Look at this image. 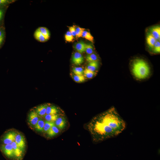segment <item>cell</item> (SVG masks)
Instances as JSON below:
<instances>
[{
	"instance_id": "4316f807",
	"label": "cell",
	"mask_w": 160,
	"mask_h": 160,
	"mask_svg": "<svg viewBox=\"0 0 160 160\" xmlns=\"http://www.w3.org/2000/svg\"><path fill=\"white\" fill-rule=\"evenodd\" d=\"M85 29L79 27L76 28V37L78 38L82 37Z\"/></svg>"
},
{
	"instance_id": "d6a6232c",
	"label": "cell",
	"mask_w": 160,
	"mask_h": 160,
	"mask_svg": "<svg viewBox=\"0 0 160 160\" xmlns=\"http://www.w3.org/2000/svg\"><path fill=\"white\" fill-rule=\"evenodd\" d=\"M9 2L7 0H0V5L9 3Z\"/></svg>"
},
{
	"instance_id": "d4e9b609",
	"label": "cell",
	"mask_w": 160,
	"mask_h": 160,
	"mask_svg": "<svg viewBox=\"0 0 160 160\" xmlns=\"http://www.w3.org/2000/svg\"><path fill=\"white\" fill-rule=\"evenodd\" d=\"M54 125H55L54 122H49L45 121L43 132L47 133Z\"/></svg>"
},
{
	"instance_id": "83f0119b",
	"label": "cell",
	"mask_w": 160,
	"mask_h": 160,
	"mask_svg": "<svg viewBox=\"0 0 160 160\" xmlns=\"http://www.w3.org/2000/svg\"><path fill=\"white\" fill-rule=\"evenodd\" d=\"M87 55H89L94 53L93 48L92 46L90 44L86 45L85 52Z\"/></svg>"
},
{
	"instance_id": "2e32d148",
	"label": "cell",
	"mask_w": 160,
	"mask_h": 160,
	"mask_svg": "<svg viewBox=\"0 0 160 160\" xmlns=\"http://www.w3.org/2000/svg\"><path fill=\"white\" fill-rule=\"evenodd\" d=\"M34 37L36 39L41 42H45L48 41L38 29L35 32Z\"/></svg>"
},
{
	"instance_id": "277c9868",
	"label": "cell",
	"mask_w": 160,
	"mask_h": 160,
	"mask_svg": "<svg viewBox=\"0 0 160 160\" xmlns=\"http://www.w3.org/2000/svg\"><path fill=\"white\" fill-rule=\"evenodd\" d=\"M17 132L14 130H11L7 133L2 139L4 144H11L15 141Z\"/></svg>"
},
{
	"instance_id": "9a60e30c",
	"label": "cell",
	"mask_w": 160,
	"mask_h": 160,
	"mask_svg": "<svg viewBox=\"0 0 160 160\" xmlns=\"http://www.w3.org/2000/svg\"><path fill=\"white\" fill-rule=\"evenodd\" d=\"M59 132V129L55 124L51 127L47 134L49 137H52L57 135Z\"/></svg>"
},
{
	"instance_id": "7c38bea8",
	"label": "cell",
	"mask_w": 160,
	"mask_h": 160,
	"mask_svg": "<svg viewBox=\"0 0 160 160\" xmlns=\"http://www.w3.org/2000/svg\"><path fill=\"white\" fill-rule=\"evenodd\" d=\"M45 121L43 119L40 118L37 124L34 127V130L37 132H43L45 124Z\"/></svg>"
},
{
	"instance_id": "30bf717a",
	"label": "cell",
	"mask_w": 160,
	"mask_h": 160,
	"mask_svg": "<svg viewBox=\"0 0 160 160\" xmlns=\"http://www.w3.org/2000/svg\"><path fill=\"white\" fill-rule=\"evenodd\" d=\"M150 33L157 41L160 40V27L156 26L151 28L150 29Z\"/></svg>"
},
{
	"instance_id": "f1b7e54d",
	"label": "cell",
	"mask_w": 160,
	"mask_h": 160,
	"mask_svg": "<svg viewBox=\"0 0 160 160\" xmlns=\"http://www.w3.org/2000/svg\"><path fill=\"white\" fill-rule=\"evenodd\" d=\"M153 52L156 53H159L160 52V41H157L155 44L153 48Z\"/></svg>"
},
{
	"instance_id": "f546056e",
	"label": "cell",
	"mask_w": 160,
	"mask_h": 160,
	"mask_svg": "<svg viewBox=\"0 0 160 160\" xmlns=\"http://www.w3.org/2000/svg\"><path fill=\"white\" fill-rule=\"evenodd\" d=\"M65 38L66 41L68 42H72L74 39V37L69 31H68L65 35Z\"/></svg>"
},
{
	"instance_id": "ba28073f",
	"label": "cell",
	"mask_w": 160,
	"mask_h": 160,
	"mask_svg": "<svg viewBox=\"0 0 160 160\" xmlns=\"http://www.w3.org/2000/svg\"><path fill=\"white\" fill-rule=\"evenodd\" d=\"M84 58L81 53L78 52L74 53L72 57V61L76 65H80L84 62Z\"/></svg>"
},
{
	"instance_id": "8992f818",
	"label": "cell",
	"mask_w": 160,
	"mask_h": 160,
	"mask_svg": "<svg viewBox=\"0 0 160 160\" xmlns=\"http://www.w3.org/2000/svg\"><path fill=\"white\" fill-rule=\"evenodd\" d=\"M0 149L8 158L11 159L14 157L13 147L11 144H2L0 146Z\"/></svg>"
},
{
	"instance_id": "7402d4cb",
	"label": "cell",
	"mask_w": 160,
	"mask_h": 160,
	"mask_svg": "<svg viewBox=\"0 0 160 160\" xmlns=\"http://www.w3.org/2000/svg\"><path fill=\"white\" fill-rule=\"evenodd\" d=\"M59 115L57 114H46L44 117V118L45 121L54 122L56 120L57 118L59 117Z\"/></svg>"
},
{
	"instance_id": "484cf974",
	"label": "cell",
	"mask_w": 160,
	"mask_h": 160,
	"mask_svg": "<svg viewBox=\"0 0 160 160\" xmlns=\"http://www.w3.org/2000/svg\"><path fill=\"white\" fill-rule=\"evenodd\" d=\"M73 74L77 75H83L84 70L83 68L81 67H75L73 69Z\"/></svg>"
},
{
	"instance_id": "6da1fadb",
	"label": "cell",
	"mask_w": 160,
	"mask_h": 160,
	"mask_svg": "<svg viewBox=\"0 0 160 160\" xmlns=\"http://www.w3.org/2000/svg\"><path fill=\"white\" fill-rule=\"evenodd\" d=\"M90 130L96 142L115 137L126 129V123L114 107L95 118L90 124Z\"/></svg>"
},
{
	"instance_id": "1f68e13d",
	"label": "cell",
	"mask_w": 160,
	"mask_h": 160,
	"mask_svg": "<svg viewBox=\"0 0 160 160\" xmlns=\"http://www.w3.org/2000/svg\"><path fill=\"white\" fill-rule=\"evenodd\" d=\"M69 31L73 36H76V27L73 26L69 27Z\"/></svg>"
},
{
	"instance_id": "ac0fdd59",
	"label": "cell",
	"mask_w": 160,
	"mask_h": 160,
	"mask_svg": "<svg viewBox=\"0 0 160 160\" xmlns=\"http://www.w3.org/2000/svg\"><path fill=\"white\" fill-rule=\"evenodd\" d=\"M45 37L46 39L48 40L50 37V34L49 30L45 27H41L37 29Z\"/></svg>"
},
{
	"instance_id": "52a82bcc",
	"label": "cell",
	"mask_w": 160,
	"mask_h": 160,
	"mask_svg": "<svg viewBox=\"0 0 160 160\" xmlns=\"http://www.w3.org/2000/svg\"><path fill=\"white\" fill-rule=\"evenodd\" d=\"M11 144L13 147L14 157L17 160H21L23 158L24 152L18 146L15 141L13 142Z\"/></svg>"
},
{
	"instance_id": "4dcf8cb0",
	"label": "cell",
	"mask_w": 160,
	"mask_h": 160,
	"mask_svg": "<svg viewBox=\"0 0 160 160\" xmlns=\"http://www.w3.org/2000/svg\"><path fill=\"white\" fill-rule=\"evenodd\" d=\"M5 37V33L3 30L0 29V46L2 43Z\"/></svg>"
},
{
	"instance_id": "3957f363",
	"label": "cell",
	"mask_w": 160,
	"mask_h": 160,
	"mask_svg": "<svg viewBox=\"0 0 160 160\" xmlns=\"http://www.w3.org/2000/svg\"><path fill=\"white\" fill-rule=\"evenodd\" d=\"M40 118L35 110L31 111L28 117V123L30 127L33 129Z\"/></svg>"
},
{
	"instance_id": "9c48e42d",
	"label": "cell",
	"mask_w": 160,
	"mask_h": 160,
	"mask_svg": "<svg viewBox=\"0 0 160 160\" xmlns=\"http://www.w3.org/2000/svg\"><path fill=\"white\" fill-rule=\"evenodd\" d=\"M48 105L43 104L37 107L35 110L39 117H44L46 115L47 109Z\"/></svg>"
},
{
	"instance_id": "8fae6325",
	"label": "cell",
	"mask_w": 160,
	"mask_h": 160,
	"mask_svg": "<svg viewBox=\"0 0 160 160\" xmlns=\"http://www.w3.org/2000/svg\"><path fill=\"white\" fill-rule=\"evenodd\" d=\"M54 123L59 129H63L66 126V121L64 117H59L55 121Z\"/></svg>"
},
{
	"instance_id": "e0dca14e",
	"label": "cell",
	"mask_w": 160,
	"mask_h": 160,
	"mask_svg": "<svg viewBox=\"0 0 160 160\" xmlns=\"http://www.w3.org/2000/svg\"><path fill=\"white\" fill-rule=\"evenodd\" d=\"M146 42L149 47L153 49L156 42V39L150 33H149L146 37Z\"/></svg>"
},
{
	"instance_id": "ffe728a7",
	"label": "cell",
	"mask_w": 160,
	"mask_h": 160,
	"mask_svg": "<svg viewBox=\"0 0 160 160\" xmlns=\"http://www.w3.org/2000/svg\"><path fill=\"white\" fill-rule=\"evenodd\" d=\"M71 76L75 82L78 83H82L86 80V78L82 75H77L74 74H72Z\"/></svg>"
},
{
	"instance_id": "836d02e7",
	"label": "cell",
	"mask_w": 160,
	"mask_h": 160,
	"mask_svg": "<svg viewBox=\"0 0 160 160\" xmlns=\"http://www.w3.org/2000/svg\"><path fill=\"white\" fill-rule=\"evenodd\" d=\"M3 15V11L1 10H0V21H1Z\"/></svg>"
},
{
	"instance_id": "603a6c76",
	"label": "cell",
	"mask_w": 160,
	"mask_h": 160,
	"mask_svg": "<svg viewBox=\"0 0 160 160\" xmlns=\"http://www.w3.org/2000/svg\"><path fill=\"white\" fill-rule=\"evenodd\" d=\"M86 59L87 61L90 63L98 61V57L97 54L93 53L87 55L86 57Z\"/></svg>"
},
{
	"instance_id": "cb8c5ba5",
	"label": "cell",
	"mask_w": 160,
	"mask_h": 160,
	"mask_svg": "<svg viewBox=\"0 0 160 160\" xmlns=\"http://www.w3.org/2000/svg\"><path fill=\"white\" fill-rule=\"evenodd\" d=\"M82 37L88 40V41L93 43L94 42V38L90 33V32L85 31L83 32Z\"/></svg>"
},
{
	"instance_id": "4fadbf2b",
	"label": "cell",
	"mask_w": 160,
	"mask_h": 160,
	"mask_svg": "<svg viewBox=\"0 0 160 160\" xmlns=\"http://www.w3.org/2000/svg\"><path fill=\"white\" fill-rule=\"evenodd\" d=\"M86 44L82 41H80L77 43L75 48L78 52L82 53L85 52Z\"/></svg>"
},
{
	"instance_id": "7a4b0ae2",
	"label": "cell",
	"mask_w": 160,
	"mask_h": 160,
	"mask_svg": "<svg viewBox=\"0 0 160 160\" xmlns=\"http://www.w3.org/2000/svg\"><path fill=\"white\" fill-rule=\"evenodd\" d=\"M132 71L134 76L138 80L146 79L150 73V68L148 64L141 59H137L134 60Z\"/></svg>"
},
{
	"instance_id": "5b68a950",
	"label": "cell",
	"mask_w": 160,
	"mask_h": 160,
	"mask_svg": "<svg viewBox=\"0 0 160 160\" xmlns=\"http://www.w3.org/2000/svg\"><path fill=\"white\" fill-rule=\"evenodd\" d=\"M15 142L24 152L26 147V142L25 137L23 134L19 132H17L15 137Z\"/></svg>"
},
{
	"instance_id": "5bb4252c",
	"label": "cell",
	"mask_w": 160,
	"mask_h": 160,
	"mask_svg": "<svg viewBox=\"0 0 160 160\" xmlns=\"http://www.w3.org/2000/svg\"><path fill=\"white\" fill-rule=\"evenodd\" d=\"M99 66V63L98 61H95L89 63L86 68L91 71L96 72Z\"/></svg>"
},
{
	"instance_id": "44dd1931",
	"label": "cell",
	"mask_w": 160,
	"mask_h": 160,
	"mask_svg": "<svg viewBox=\"0 0 160 160\" xmlns=\"http://www.w3.org/2000/svg\"><path fill=\"white\" fill-rule=\"evenodd\" d=\"M97 75L96 72L91 71L86 68L84 70L83 75L85 78L88 79H92Z\"/></svg>"
},
{
	"instance_id": "d6986e66",
	"label": "cell",
	"mask_w": 160,
	"mask_h": 160,
	"mask_svg": "<svg viewBox=\"0 0 160 160\" xmlns=\"http://www.w3.org/2000/svg\"><path fill=\"white\" fill-rule=\"evenodd\" d=\"M59 112L58 109L55 106L48 105L46 111V114H57Z\"/></svg>"
}]
</instances>
